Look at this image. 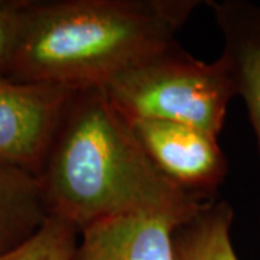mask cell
Here are the masks:
<instances>
[{"instance_id":"obj_1","label":"cell","mask_w":260,"mask_h":260,"mask_svg":"<svg viewBox=\"0 0 260 260\" xmlns=\"http://www.w3.org/2000/svg\"><path fill=\"white\" fill-rule=\"evenodd\" d=\"M38 179L48 214L78 232L135 214L191 217L213 201L159 171L103 87L75 90Z\"/></svg>"},{"instance_id":"obj_2","label":"cell","mask_w":260,"mask_h":260,"mask_svg":"<svg viewBox=\"0 0 260 260\" xmlns=\"http://www.w3.org/2000/svg\"><path fill=\"white\" fill-rule=\"evenodd\" d=\"M200 0H28L5 77L71 90L113 77L171 47Z\"/></svg>"},{"instance_id":"obj_3","label":"cell","mask_w":260,"mask_h":260,"mask_svg":"<svg viewBox=\"0 0 260 260\" xmlns=\"http://www.w3.org/2000/svg\"><path fill=\"white\" fill-rule=\"evenodd\" d=\"M103 88L130 121H175L217 138L229 104L237 97L232 67L223 54L205 62L178 42L113 77Z\"/></svg>"},{"instance_id":"obj_4","label":"cell","mask_w":260,"mask_h":260,"mask_svg":"<svg viewBox=\"0 0 260 260\" xmlns=\"http://www.w3.org/2000/svg\"><path fill=\"white\" fill-rule=\"evenodd\" d=\"M74 91L0 75V159L38 177Z\"/></svg>"},{"instance_id":"obj_5","label":"cell","mask_w":260,"mask_h":260,"mask_svg":"<svg viewBox=\"0 0 260 260\" xmlns=\"http://www.w3.org/2000/svg\"><path fill=\"white\" fill-rule=\"evenodd\" d=\"M133 130L148 156L175 185L214 200L229 165L218 138L189 124L133 120Z\"/></svg>"},{"instance_id":"obj_6","label":"cell","mask_w":260,"mask_h":260,"mask_svg":"<svg viewBox=\"0 0 260 260\" xmlns=\"http://www.w3.org/2000/svg\"><path fill=\"white\" fill-rule=\"evenodd\" d=\"M191 217L135 214L93 224L80 232L74 260H177L174 234Z\"/></svg>"},{"instance_id":"obj_7","label":"cell","mask_w":260,"mask_h":260,"mask_svg":"<svg viewBox=\"0 0 260 260\" xmlns=\"http://www.w3.org/2000/svg\"><path fill=\"white\" fill-rule=\"evenodd\" d=\"M205 5L221 30L223 55L246 104L260 155V5L246 0H205Z\"/></svg>"},{"instance_id":"obj_8","label":"cell","mask_w":260,"mask_h":260,"mask_svg":"<svg viewBox=\"0 0 260 260\" xmlns=\"http://www.w3.org/2000/svg\"><path fill=\"white\" fill-rule=\"evenodd\" d=\"M48 217L37 175L0 159V257L28 242Z\"/></svg>"},{"instance_id":"obj_9","label":"cell","mask_w":260,"mask_h":260,"mask_svg":"<svg viewBox=\"0 0 260 260\" xmlns=\"http://www.w3.org/2000/svg\"><path fill=\"white\" fill-rule=\"evenodd\" d=\"M233 207L217 198L182 223L174 234L177 260H240L232 240Z\"/></svg>"},{"instance_id":"obj_10","label":"cell","mask_w":260,"mask_h":260,"mask_svg":"<svg viewBox=\"0 0 260 260\" xmlns=\"http://www.w3.org/2000/svg\"><path fill=\"white\" fill-rule=\"evenodd\" d=\"M78 239L80 232L75 225L49 215L28 242L0 260H74Z\"/></svg>"},{"instance_id":"obj_11","label":"cell","mask_w":260,"mask_h":260,"mask_svg":"<svg viewBox=\"0 0 260 260\" xmlns=\"http://www.w3.org/2000/svg\"><path fill=\"white\" fill-rule=\"evenodd\" d=\"M28 0H0V75L6 74L18 45Z\"/></svg>"}]
</instances>
